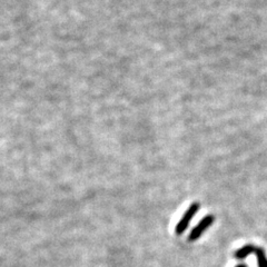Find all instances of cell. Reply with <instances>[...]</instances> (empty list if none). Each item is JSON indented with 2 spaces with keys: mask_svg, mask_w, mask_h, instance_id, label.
Wrapping results in <instances>:
<instances>
[{
  "mask_svg": "<svg viewBox=\"0 0 267 267\" xmlns=\"http://www.w3.org/2000/svg\"><path fill=\"white\" fill-rule=\"evenodd\" d=\"M255 250H256V247L254 245H251V244H247V245L240 247V249L236 250L234 253V256L236 259H238V261H242V259L250 256V254L255 253Z\"/></svg>",
  "mask_w": 267,
  "mask_h": 267,
  "instance_id": "obj_3",
  "label": "cell"
},
{
  "mask_svg": "<svg viewBox=\"0 0 267 267\" xmlns=\"http://www.w3.org/2000/svg\"><path fill=\"white\" fill-rule=\"evenodd\" d=\"M200 208V203H193L189 206L188 209L185 212V214L183 215L181 220H179L178 224L176 225V227H175V233H176V235H178V236L182 235L183 233L187 230V227H188L190 224V220L194 218V216H195L198 213Z\"/></svg>",
  "mask_w": 267,
  "mask_h": 267,
  "instance_id": "obj_1",
  "label": "cell"
},
{
  "mask_svg": "<svg viewBox=\"0 0 267 267\" xmlns=\"http://www.w3.org/2000/svg\"><path fill=\"white\" fill-rule=\"evenodd\" d=\"M214 220H215V216L212 215V214H208V215H206L204 218H201L200 222L198 223L196 226L193 228L192 232L189 233L188 235L189 242H195V240L200 238V236L212 226Z\"/></svg>",
  "mask_w": 267,
  "mask_h": 267,
  "instance_id": "obj_2",
  "label": "cell"
},
{
  "mask_svg": "<svg viewBox=\"0 0 267 267\" xmlns=\"http://www.w3.org/2000/svg\"><path fill=\"white\" fill-rule=\"evenodd\" d=\"M255 255H256L258 267H267V256L264 249H262V247H256V250H255Z\"/></svg>",
  "mask_w": 267,
  "mask_h": 267,
  "instance_id": "obj_4",
  "label": "cell"
},
{
  "mask_svg": "<svg viewBox=\"0 0 267 267\" xmlns=\"http://www.w3.org/2000/svg\"><path fill=\"white\" fill-rule=\"evenodd\" d=\"M235 267H247V265L245 264V263H242V264H238V265H236Z\"/></svg>",
  "mask_w": 267,
  "mask_h": 267,
  "instance_id": "obj_5",
  "label": "cell"
}]
</instances>
